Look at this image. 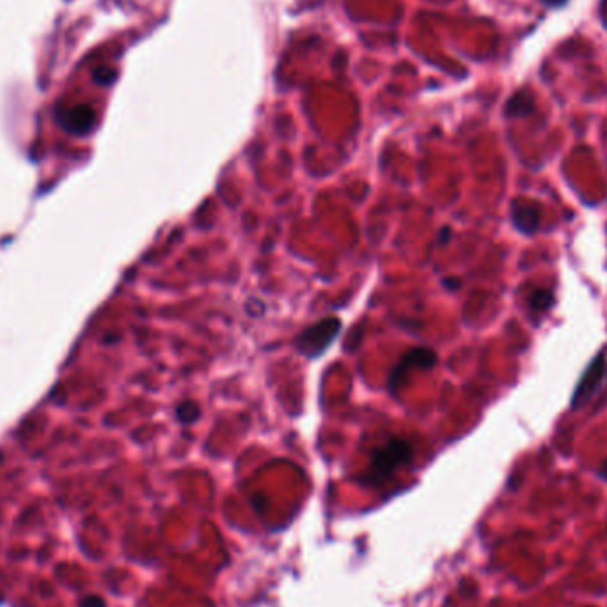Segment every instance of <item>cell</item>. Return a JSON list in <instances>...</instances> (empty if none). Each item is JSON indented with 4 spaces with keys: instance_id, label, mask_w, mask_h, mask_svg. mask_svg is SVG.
<instances>
[{
    "instance_id": "cell-1",
    "label": "cell",
    "mask_w": 607,
    "mask_h": 607,
    "mask_svg": "<svg viewBox=\"0 0 607 607\" xmlns=\"http://www.w3.org/2000/svg\"><path fill=\"white\" fill-rule=\"evenodd\" d=\"M412 455H414V449L409 441L400 437L389 439L386 444L373 451L370 478H372V481L386 480L400 465L410 462Z\"/></svg>"
},
{
    "instance_id": "cell-2",
    "label": "cell",
    "mask_w": 607,
    "mask_h": 607,
    "mask_svg": "<svg viewBox=\"0 0 607 607\" xmlns=\"http://www.w3.org/2000/svg\"><path fill=\"white\" fill-rule=\"evenodd\" d=\"M341 330V321L337 316H325L323 320L309 325L298 334L295 346L306 357H316L329 349V344L337 337Z\"/></svg>"
},
{
    "instance_id": "cell-3",
    "label": "cell",
    "mask_w": 607,
    "mask_h": 607,
    "mask_svg": "<svg viewBox=\"0 0 607 607\" xmlns=\"http://www.w3.org/2000/svg\"><path fill=\"white\" fill-rule=\"evenodd\" d=\"M55 117H57L61 128H64L66 132L73 133V136H85L96 124V112L93 110V107L85 103L59 107Z\"/></svg>"
},
{
    "instance_id": "cell-4",
    "label": "cell",
    "mask_w": 607,
    "mask_h": 607,
    "mask_svg": "<svg viewBox=\"0 0 607 607\" xmlns=\"http://www.w3.org/2000/svg\"><path fill=\"white\" fill-rule=\"evenodd\" d=\"M604 375H606V357H604V352H600L599 357L593 359L588 370L584 372L583 380L577 383L576 393L572 396V409H579V407L588 403V400L595 395L602 383Z\"/></svg>"
},
{
    "instance_id": "cell-5",
    "label": "cell",
    "mask_w": 607,
    "mask_h": 607,
    "mask_svg": "<svg viewBox=\"0 0 607 607\" xmlns=\"http://www.w3.org/2000/svg\"><path fill=\"white\" fill-rule=\"evenodd\" d=\"M435 363H437V353L433 352V350L426 349V346H419V349H414V350H410V352H407L405 356H403L402 363H400L398 366L393 370L391 382H389V386H391V391L398 389L400 382L403 380V375L409 372L410 367L426 370V367L435 366Z\"/></svg>"
},
{
    "instance_id": "cell-6",
    "label": "cell",
    "mask_w": 607,
    "mask_h": 607,
    "mask_svg": "<svg viewBox=\"0 0 607 607\" xmlns=\"http://www.w3.org/2000/svg\"><path fill=\"white\" fill-rule=\"evenodd\" d=\"M511 222L524 235H531V233L536 231L538 224H540V206H538V203L515 199L513 205H511Z\"/></svg>"
},
{
    "instance_id": "cell-7",
    "label": "cell",
    "mask_w": 607,
    "mask_h": 607,
    "mask_svg": "<svg viewBox=\"0 0 607 607\" xmlns=\"http://www.w3.org/2000/svg\"><path fill=\"white\" fill-rule=\"evenodd\" d=\"M534 110V100L533 94L527 91H518L508 100L506 103V116L510 117H520L527 116Z\"/></svg>"
},
{
    "instance_id": "cell-8",
    "label": "cell",
    "mask_w": 607,
    "mask_h": 607,
    "mask_svg": "<svg viewBox=\"0 0 607 607\" xmlns=\"http://www.w3.org/2000/svg\"><path fill=\"white\" fill-rule=\"evenodd\" d=\"M199 414H201V410H199V407L193 402H183L180 403L178 409H176V418H178V421L183 423V425L193 423L199 418Z\"/></svg>"
},
{
    "instance_id": "cell-9",
    "label": "cell",
    "mask_w": 607,
    "mask_h": 607,
    "mask_svg": "<svg viewBox=\"0 0 607 607\" xmlns=\"http://www.w3.org/2000/svg\"><path fill=\"white\" fill-rule=\"evenodd\" d=\"M529 304L533 309L546 311L553 306V293L549 290H536L529 297Z\"/></svg>"
},
{
    "instance_id": "cell-10",
    "label": "cell",
    "mask_w": 607,
    "mask_h": 607,
    "mask_svg": "<svg viewBox=\"0 0 607 607\" xmlns=\"http://www.w3.org/2000/svg\"><path fill=\"white\" fill-rule=\"evenodd\" d=\"M116 77H117L116 71L108 70V68H100V70L94 73V80L101 85H110L114 80H116Z\"/></svg>"
},
{
    "instance_id": "cell-11",
    "label": "cell",
    "mask_w": 607,
    "mask_h": 607,
    "mask_svg": "<svg viewBox=\"0 0 607 607\" xmlns=\"http://www.w3.org/2000/svg\"><path fill=\"white\" fill-rule=\"evenodd\" d=\"M84 607H103V600L96 599V597H91L84 602Z\"/></svg>"
},
{
    "instance_id": "cell-12",
    "label": "cell",
    "mask_w": 607,
    "mask_h": 607,
    "mask_svg": "<svg viewBox=\"0 0 607 607\" xmlns=\"http://www.w3.org/2000/svg\"><path fill=\"white\" fill-rule=\"evenodd\" d=\"M449 238H451V231H449V228H444L441 231V244H448Z\"/></svg>"
},
{
    "instance_id": "cell-13",
    "label": "cell",
    "mask_w": 607,
    "mask_h": 607,
    "mask_svg": "<svg viewBox=\"0 0 607 607\" xmlns=\"http://www.w3.org/2000/svg\"><path fill=\"white\" fill-rule=\"evenodd\" d=\"M599 476H600V478H602V480L607 481V458L602 462V465H600Z\"/></svg>"
},
{
    "instance_id": "cell-14",
    "label": "cell",
    "mask_w": 607,
    "mask_h": 607,
    "mask_svg": "<svg viewBox=\"0 0 607 607\" xmlns=\"http://www.w3.org/2000/svg\"><path fill=\"white\" fill-rule=\"evenodd\" d=\"M444 284H446V286H449V288H458V286H460V281H458V279H453V281H451V279H446Z\"/></svg>"
},
{
    "instance_id": "cell-15",
    "label": "cell",
    "mask_w": 607,
    "mask_h": 607,
    "mask_svg": "<svg viewBox=\"0 0 607 607\" xmlns=\"http://www.w3.org/2000/svg\"><path fill=\"white\" fill-rule=\"evenodd\" d=\"M543 2H546L547 6H553V8H557V6L565 4L566 0H543Z\"/></svg>"
}]
</instances>
